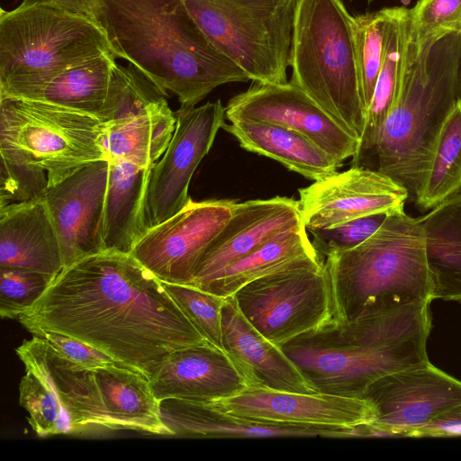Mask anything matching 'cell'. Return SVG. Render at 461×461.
Here are the masks:
<instances>
[{"label":"cell","instance_id":"cell-13","mask_svg":"<svg viewBox=\"0 0 461 461\" xmlns=\"http://www.w3.org/2000/svg\"><path fill=\"white\" fill-rule=\"evenodd\" d=\"M363 398L376 411L360 437H417L434 423L461 419V381L429 360L384 375L371 384Z\"/></svg>","mask_w":461,"mask_h":461},{"label":"cell","instance_id":"cell-24","mask_svg":"<svg viewBox=\"0 0 461 461\" xmlns=\"http://www.w3.org/2000/svg\"><path fill=\"white\" fill-rule=\"evenodd\" d=\"M0 267L54 276L63 270L59 237L42 197L0 207Z\"/></svg>","mask_w":461,"mask_h":461},{"label":"cell","instance_id":"cell-16","mask_svg":"<svg viewBox=\"0 0 461 461\" xmlns=\"http://www.w3.org/2000/svg\"><path fill=\"white\" fill-rule=\"evenodd\" d=\"M229 121L246 119L266 122L294 130L343 165L355 159L360 140L341 127L305 92L294 83L255 82L248 90L230 99L226 105Z\"/></svg>","mask_w":461,"mask_h":461},{"label":"cell","instance_id":"cell-1","mask_svg":"<svg viewBox=\"0 0 461 461\" xmlns=\"http://www.w3.org/2000/svg\"><path fill=\"white\" fill-rule=\"evenodd\" d=\"M17 320L32 335L76 338L149 381L171 353L207 342L154 274L113 250L63 268Z\"/></svg>","mask_w":461,"mask_h":461},{"label":"cell","instance_id":"cell-38","mask_svg":"<svg viewBox=\"0 0 461 461\" xmlns=\"http://www.w3.org/2000/svg\"><path fill=\"white\" fill-rule=\"evenodd\" d=\"M388 213L381 212L357 218L335 227L312 229L311 240L317 252L327 258L332 254L356 248L372 236L382 225Z\"/></svg>","mask_w":461,"mask_h":461},{"label":"cell","instance_id":"cell-28","mask_svg":"<svg viewBox=\"0 0 461 461\" xmlns=\"http://www.w3.org/2000/svg\"><path fill=\"white\" fill-rule=\"evenodd\" d=\"M419 220L433 301L461 303V189Z\"/></svg>","mask_w":461,"mask_h":461},{"label":"cell","instance_id":"cell-33","mask_svg":"<svg viewBox=\"0 0 461 461\" xmlns=\"http://www.w3.org/2000/svg\"><path fill=\"white\" fill-rule=\"evenodd\" d=\"M411 39L421 51L450 34L461 36V0H418L409 9Z\"/></svg>","mask_w":461,"mask_h":461},{"label":"cell","instance_id":"cell-18","mask_svg":"<svg viewBox=\"0 0 461 461\" xmlns=\"http://www.w3.org/2000/svg\"><path fill=\"white\" fill-rule=\"evenodd\" d=\"M107 159L90 163L50 185L42 199L57 231L64 268L105 251L103 239Z\"/></svg>","mask_w":461,"mask_h":461},{"label":"cell","instance_id":"cell-14","mask_svg":"<svg viewBox=\"0 0 461 461\" xmlns=\"http://www.w3.org/2000/svg\"><path fill=\"white\" fill-rule=\"evenodd\" d=\"M236 201L192 199L149 228L131 254L161 282L190 285L203 252L232 215Z\"/></svg>","mask_w":461,"mask_h":461},{"label":"cell","instance_id":"cell-8","mask_svg":"<svg viewBox=\"0 0 461 461\" xmlns=\"http://www.w3.org/2000/svg\"><path fill=\"white\" fill-rule=\"evenodd\" d=\"M112 51L91 18L46 5L0 14V95L24 97L87 59Z\"/></svg>","mask_w":461,"mask_h":461},{"label":"cell","instance_id":"cell-30","mask_svg":"<svg viewBox=\"0 0 461 461\" xmlns=\"http://www.w3.org/2000/svg\"><path fill=\"white\" fill-rule=\"evenodd\" d=\"M410 39L409 8L395 6L384 62L366 112L365 130L360 140L358 155L353 159L354 165L362 158L363 154L375 151L383 125L396 95L405 65Z\"/></svg>","mask_w":461,"mask_h":461},{"label":"cell","instance_id":"cell-4","mask_svg":"<svg viewBox=\"0 0 461 461\" xmlns=\"http://www.w3.org/2000/svg\"><path fill=\"white\" fill-rule=\"evenodd\" d=\"M461 36L421 51L411 39L392 108L375 148L377 170L419 195L440 130L461 98Z\"/></svg>","mask_w":461,"mask_h":461},{"label":"cell","instance_id":"cell-26","mask_svg":"<svg viewBox=\"0 0 461 461\" xmlns=\"http://www.w3.org/2000/svg\"><path fill=\"white\" fill-rule=\"evenodd\" d=\"M229 122L222 129L234 136L241 148L273 158L308 179H321L343 166L294 130L255 120Z\"/></svg>","mask_w":461,"mask_h":461},{"label":"cell","instance_id":"cell-22","mask_svg":"<svg viewBox=\"0 0 461 461\" xmlns=\"http://www.w3.org/2000/svg\"><path fill=\"white\" fill-rule=\"evenodd\" d=\"M221 328L223 348L239 363L250 387L319 393L283 348L245 318L233 295L225 297Z\"/></svg>","mask_w":461,"mask_h":461},{"label":"cell","instance_id":"cell-23","mask_svg":"<svg viewBox=\"0 0 461 461\" xmlns=\"http://www.w3.org/2000/svg\"><path fill=\"white\" fill-rule=\"evenodd\" d=\"M160 415L173 436L190 438L328 437L352 438L356 428L257 420L226 413L208 402L160 401Z\"/></svg>","mask_w":461,"mask_h":461},{"label":"cell","instance_id":"cell-31","mask_svg":"<svg viewBox=\"0 0 461 461\" xmlns=\"http://www.w3.org/2000/svg\"><path fill=\"white\" fill-rule=\"evenodd\" d=\"M461 189V98L437 139L421 190L415 199L422 210L432 209Z\"/></svg>","mask_w":461,"mask_h":461},{"label":"cell","instance_id":"cell-39","mask_svg":"<svg viewBox=\"0 0 461 461\" xmlns=\"http://www.w3.org/2000/svg\"><path fill=\"white\" fill-rule=\"evenodd\" d=\"M32 336L44 339L61 357L83 366L122 365L105 353L73 337L53 331H42Z\"/></svg>","mask_w":461,"mask_h":461},{"label":"cell","instance_id":"cell-7","mask_svg":"<svg viewBox=\"0 0 461 461\" xmlns=\"http://www.w3.org/2000/svg\"><path fill=\"white\" fill-rule=\"evenodd\" d=\"M352 20L340 0H298L288 64L291 82L361 140L366 110L360 91Z\"/></svg>","mask_w":461,"mask_h":461},{"label":"cell","instance_id":"cell-6","mask_svg":"<svg viewBox=\"0 0 461 461\" xmlns=\"http://www.w3.org/2000/svg\"><path fill=\"white\" fill-rule=\"evenodd\" d=\"M324 259L339 322L376 306L433 301L423 230L403 207L360 245Z\"/></svg>","mask_w":461,"mask_h":461},{"label":"cell","instance_id":"cell-34","mask_svg":"<svg viewBox=\"0 0 461 461\" xmlns=\"http://www.w3.org/2000/svg\"><path fill=\"white\" fill-rule=\"evenodd\" d=\"M162 284L202 336L212 345L224 349L221 310L225 298L193 285Z\"/></svg>","mask_w":461,"mask_h":461},{"label":"cell","instance_id":"cell-37","mask_svg":"<svg viewBox=\"0 0 461 461\" xmlns=\"http://www.w3.org/2000/svg\"><path fill=\"white\" fill-rule=\"evenodd\" d=\"M0 207L41 198L49 187L47 173L0 149Z\"/></svg>","mask_w":461,"mask_h":461},{"label":"cell","instance_id":"cell-36","mask_svg":"<svg viewBox=\"0 0 461 461\" xmlns=\"http://www.w3.org/2000/svg\"><path fill=\"white\" fill-rule=\"evenodd\" d=\"M56 276L20 267H0V315L17 319L43 294Z\"/></svg>","mask_w":461,"mask_h":461},{"label":"cell","instance_id":"cell-10","mask_svg":"<svg viewBox=\"0 0 461 461\" xmlns=\"http://www.w3.org/2000/svg\"><path fill=\"white\" fill-rule=\"evenodd\" d=\"M298 0H184L210 41L249 80L287 81Z\"/></svg>","mask_w":461,"mask_h":461},{"label":"cell","instance_id":"cell-2","mask_svg":"<svg viewBox=\"0 0 461 461\" xmlns=\"http://www.w3.org/2000/svg\"><path fill=\"white\" fill-rule=\"evenodd\" d=\"M93 20L115 57L133 65L181 108L214 88L247 82L246 73L205 36L184 0H88Z\"/></svg>","mask_w":461,"mask_h":461},{"label":"cell","instance_id":"cell-15","mask_svg":"<svg viewBox=\"0 0 461 461\" xmlns=\"http://www.w3.org/2000/svg\"><path fill=\"white\" fill-rule=\"evenodd\" d=\"M225 118L226 106L220 99L179 109L169 144L151 170L147 194L149 228L167 220L190 201L191 178Z\"/></svg>","mask_w":461,"mask_h":461},{"label":"cell","instance_id":"cell-3","mask_svg":"<svg viewBox=\"0 0 461 461\" xmlns=\"http://www.w3.org/2000/svg\"><path fill=\"white\" fill-rule=\"evenodd\" d=\"M429 300L398 302L365 310L282 345L319 393L363 395L379 378L429 360Z\"/></svg>","mask_w":461,"mask_h":461},{"label":"cell","instance_id":"cell-12","mask_svg":"<svg viewBox=\"0 0 461 461\" xmlns=\"http://www.w3.org/2000/svg\"><path fill=\"white\" fill-rule=\"evenodd\" d=\"M164 95L133 65L115 67L100 120L108 160L153 167L166 151L176 116Z\"/></svg>","mask_w":461,"mask_h":461},{"label":"cell","instance_id":"cell-11","mask_svg":"<svg viewBox=\"0 0 461 461\" xmlns=\"http://www.w3.org/2000/svg\"><path fill=\"white\" fill-rule=\"evenodd\" d=\"M233 296L245 318L280 347L339 322L325 259L253 280Z\"/></svg>","mask_w":461,"mask_h":461},{"label":"cell","instance_id":"cell-21","mask_svg":"<svg viewBox=\"0 0 461 461\" xmlns=\"http://www.w3.org/2000/svg\"><path fill=\"white\" fill-rule=\"evenodd\" d=\"M155 397L208 402L250 387L239 363L210 342L171 353L149 381Z\"/></svg>","mask_w":461,"mask_h":461},{"label":"cell","instance_id":"cell-25","mask_svg":"<svg viewBox=\"0 0 461 461\" xmlns=\"http://www.w3.org/2000/svg\"><path fill=\"white\" fill-rule=\"evenodd\" d=\"M103 239L105 250L131 253L149 229L147 194L153 167L109 160Z\"/></svg>","mask_w":461,"mask_h":461},{"label":"cell","instance_id":"cell-20","mask_svg":"<svg viewBox=\"0 0 461 461\" xmlns=\"http://www.w3.org/2000/svg\"><path fill=\"white\" fill-rule=\"evenodd\" d=\"M303 226L299 201L293 198L275 196L236 202L231 217L200 257L188 285L202 287L267 240Z\"/></svg>","mask_w":461,"mask_h":461},{"label":"cell","instance_id":"cell-17","mask_svg":"<svg viewBox=\"0 0 461 461\" xmlns=\"http://www.w3.org/2000/svg\"><path fill=\"white\" fill-rule=\"evenodd\" d=\"M306 230L335 227L375 213L404 207L407 189L379 170L356 165L298 190Z\"/></svg>","mask_w":461,"mask_h":461},{"label":"cell","instance_id":"cell-41","mask_svg":"<svg viewBox=\"0 0 461 461\" xmlns=\"http://www.w3.org/2000/svg\"><path fill=\"white\" fill-rule=\"evenodd\" d=\"M460 79H461V70H460Z\"/></svg>","mask_w":461,"mask_h":461},{"label":"cell","instance_id":"cell-29","mask_svg":"<svg viewBox=\"0 0 461 461\" xmlns=\"http://www.w3.org/2000/svg\"><path fill=\"white\" fill-rule=\"evenodd\" d=\"M116 66L114 54L104 52L66 69L21 98L62 105L100 119Z\"/></svg>","mask_w":461,"mask_h":461},{"label":"cell","instance_id":"cell-5","mask_svg":"<svg viewBox=\"0 0 461 461\" xmlns=\"http://www.w3.org/2000/svg\"><path fill=\"white\" fill-rule=\"evenodd\" d=\"M25 370L43 380L62 411L64 435L90 428L173 436L160 415L149 380L123 365L87 367L58 354L32 336L16 349Z\"/></svg>","mask_w":461,"mask_h":461},{"label":"cell","instance_id":"cell-32","mask_svg":"<svg viewBox=\"0 0 461 461\" xmlns=\"http://www.w3.org/2000/svg\"><path fill=\"white\" fill-rule=\"evenodd\" d=\"M394 7L353 16V36L363 104L367 112L384 62Z\"/></svg>","mask_w":461,"mask_h":461},{"label":"cell","instance_id":"cell-19","mask_svg":"<svg viewBox=\"0 0 461 461\" xmlns=\"http://www.w3.org/2000/svg\"><path fill=\"white\" fill-rule=\"evenodd\" d=\"M208 402L231 415L288 424L355 429L376 419V411L367 399L324 393L249 387L230 397Z\"/></svg>","mask_w":461,"mask_h":461},{"label":"cell","instance_id":"cell-9","mask_svg":"<svg viewBox=\"0 0 461 461\" xmlns=\"http://www.w3.org/2000/svg\"><path fill=\"white\" fill-rule=\"evenodd\" d=\"M104 131V123L92 114L0 95V149L44 170L49 186L90 163L107 159L102 146Z\"/></svg>","mask_w":461,"mask_h":461},{"label":"cell","instance_id":"cell-35","mask_svg":"<svg viewBox=\"0 0 461 461\" xmlns=\"http://www.w3.org/2000/svg\"><path fill=\"white\" fill-rule=\"evenodd\" d=\"M19 402L29 412L28 422L39 437L64 435L62 411L54 393L30 370L21 379Z\"/></svg>","mask_w":461,"mask_h":461},{"label":"cell","instance_id":"cell-27","mask_svg":"<svg viewBox=\"0 0 461 461\" xmlns=\"http://www.w3.org/2000/svg\"><path fill=\"white\" fill-rule=\"evenodd\" d=\"M306 230L303 226L276 235L230 264L200 289L225 298L262 276L322 263L324 258L317 252Z\"/></svg>","mask_w":461,"mask_h":461},{"label":"cell","instance_id":"cell-40","mask_svg":"<svg viewBox=\"0 0 461 461\" xmlns=\"http://www.w3.org/2000/svg\"><path fill=\"white\" fill-rule=\"evenodd\" d=\"M35 5H50L64 11L92 18L88 0H23L21 5L31 6Z\"/></svg>","mask_w":461,"mask_h":461}]
</instances>
